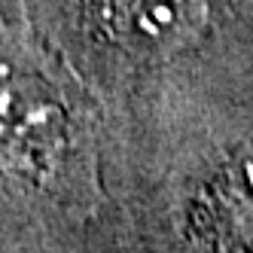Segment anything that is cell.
Masks as SVG:
<instances>
[{"label": "cell", "instance_id": "1", "mask_svg": "<svg viewBox=\"0 0 253 253\" xmlns=\"http://www.w3.org/2000/svg\"><path fill=\"white\" fill-rule=\"evenodd\" d=\"M189 223L208 253H253V150L213 177L195 198Z\"/></svg>", "mask_w": 253, "mask_h": 253}, {"label": "cell", "instance_id": "2", "mask_svg": "<svg viewBox=\"0 0 253 253\" xmlns=\"http://www.w3.org/2000/svg\"><path fill=\"white\" fill-rule=\"evenodd\" d=\"M104 25L137 55H171L205 22V0H104Z\"/></svg>", "mask_w": 253, "mask_h": 253}]
</instances>
